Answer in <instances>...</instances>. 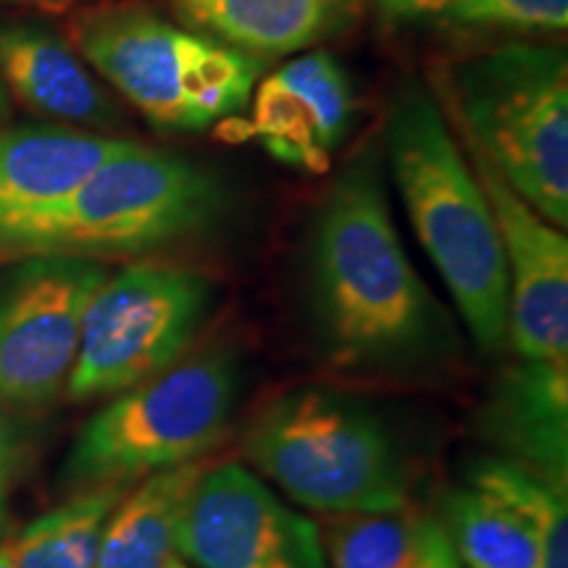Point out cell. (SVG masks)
I'll list each match as a JSON object with an SVG mask.
<instances>
[{"label":"cell","instance_id":"6da1fadb","mask_svg":"<svg viewBox=\"0 0 568 568\" xmlns=\"http://www.w3.org/2000/svg\"><path fill=\"white\" fill-rule=\"evenodd\" d=\"M308 290L318 339L343 368L408 366L443 343L445 314L400 243L374 148L318 205Z\"/></svg>","mask_w":568,"mask_h":568},{"label":"cell","instance_id":"7a4b0ae2","mask_svg":"<svg viewBox=\"0 0 568 568\" xmlns=\"http://www.w3.org/2000/svg\"><path fill=\"white\" fill-rule=\"evenodd\" d=\"M387 155L418 243L481 351L508 339V274L485 190L429 92L410 84L387 119Z\"/></svg>","mask_w":568,"mask_h":568},{"label":"cell","instance_id":"3957f363","mask_svg":"<svg viewBox=\"0 0 568 568\" xmlns=\"http://www.w3.org/2000/svg\"><path fill=\"white\" fill-rule=\"evenodd\" d=\"M222 209L209 169L130 140L59 201L0 222V261L140 258L211 230Z\"/></svg>","mask_w":568,"mask_h":568},{"label":"cell","instance_id":"277c9868","mask_svg":"<svg viewBox=\"0 0 568 568\" xmlns=\"http://www.w3.org/2000/svg\"><path fill=\"white\" fill-rule=\"evenodd\" d=\"M447 113L510 187L558 230L568 226V59L556 42H510L460 61Z\"/></svg>","mask_w":568,"mask_h":568},{"label":"cell","instance_id":"5b68a950","mask_svg":"<svg viewBox=\"0 0 568 568\" xmlns=\"http://www.w3.org/2000/svg\"><path fill=\"white\" fill-rule=\"evenodd\" d=\"M71 45L101 82L166 132H203L240 113L264 71V61L145 6L82 11L71 21Z\"/></svg>","mask_w":568,"mask_h":568},{"label":"cell","instance_id":"8992f818","mask_svg":"<svg viewBox=\"0 0 568 568\" xmlns=\"http://www.w3.org/2000/svg\"><path fill=\"white\" fill-rule=\"evenodd\" d=\"M261 477L324 516L408 506L400 453L372 410L332 389L284 393L253 416L243 443Z\"/></svg>","mask_w":568,"mask_h":568},{"label":"cell","instance_id":"52a82bcc","mask_svg":"<svg viewBox=\"0 0 568 568\" xmlns=\"http://www.w3.org/2000/svg\"><path fill=\"white\" fill-rule=\"evenodd\" d=\"M237 387V355L226 347L182 355L90 418L67 460L69 477L130 485L205 458L230 429Z\"/></svg>","mask_w":568,"mask_h":568},{"label":"cell","instance_id":"ba28073f","mask_svg":"<svg viewBox=\"0 0 568 568\" xmlns=\"http://www.w3.org/2000/svg\"><path fill=\"white\" fill-rule=\"evenodd\" d=\"M211 303V282L193 268L140 261L109 274L84 311L69 395L84 400L124 393L176 364Z\"/></svg>","mask_w":568,"mask_h":568},{"label":"cell","instance_id":"9c48e42d","mask_svg":"<svg viewBox=\"0 0 568 568\" xmlns=\"http://www.w3.org/2000/svg\"><path fill=\"white\" fill-rule=\"evenodd\" d=\"M101 261L30 255L0 276V400L40 406L69 385Z\"/></svg>","mask_w":568,"mask_h":568},{"label":"cell","instance_id":"30bf717a","mask_svg":"<svg viewBox=\"0 0 568 568\" xmlns=\"http://www.w3.org/2000/svg\"><path fill=\"white\" fill-rule=\"evenodd\" d=\"M176 556L197 568H326L316 524L240 464L205 466L184 506Z\"/></svg>","mask_w":568,"mask_h":568},{"label":"cell","instance_id":"8fae6325","mask_svg":"<svg viewBox=\"0 0 568 568\" xmlns=\"http://www.w3.org/2000/svg\"><path fill=\"white\" fill-rule=\"evenodd\" d=\"M493 209L508 274V339L518 358H568V237L460 138Z\"/></svg>","mask_w":568,"mask_h":568},{"label":"cell","instance_id":"7c38bea8","mask_svg":"<svg viewBox=\"0 0 568 568\" xmlns=\"http://www.w3.org/2000/svg\"><path fill=\"white\" fill-rule=\"evenodd\" d=\"M564 487L493 460L447 497L445 531L464 568H542L552 510Z\"/></svg>","mask_w":568,"mask_h":568},{"label":"cell","instance_id":"4fadbf2b","mask_svg":"<svg viewBox=\"0 0 568 568\" xmlns=\"http://www.w3.org/2000/svg\"><path fill=\"white\" fill-rule=\"evenodd\" d=\"M251 132L280 163L322 172L353 122V88L329 53H305L253 88Z\"/></svg>","mask_w":568,"mask_h":568},{"label":"cell","instance_id":"5bb4252c","mask_svg":"<svg viewBox=\"0 0 568 568\" xmlns=\"http://www.w3.org/2000/svg\"><path fill=\"white\" fill-rule=\"evenodd\" d=\"M0 80L27 109L59 126H111L122 119L74 45L32 21H0Z\"/></svg>","mask_w":568,"mask_h":568},{"label":"cell","instance_id":"9a60e30c","mask_svg":"<svg viewBox=\"0 0 568 568\" xmlns=\"http://www.w3.org/2000/svg\"><path fill=\"white\" fill-rule=\"evenodd\" d=\"M489 437L537 479L566 489L568 358H518L497 382L487 406Z\"/></svg>","mask_w":568,"mask_h":568},{"label":"cell","instance_id":"2e32d148","mask_svg":"<svg viewBox=\"0 0 568 568\" xmlns=\"http://www.w3.org/2000/svg\"><path fill=\"white\" fill-rule=\"evenodd\" d=\"M355 0H172L180 24L253 59L308 51L343 30Z\"/></svg>","mask_w":568,"mask_h":568},{"label":"cell","instance_id":"e0dca14e","mask_svg":"<svg viewBox=\"0 0 568 568\" xmlns=\"http://www.w3.org/2000/svg\"><path fill=\"white\" fill-rule=\"evenodd\" d=\"M126 142L59 124L0 130V222L59 201Z\"/></svg>","mask_w":568,"mask_h":568},{"label":"cell","instance_id":"ac0fdd59","mask_svg":"<svg viewBox=\"0 0 568 568\" xmlns=\"http://www.w3.org/2000/svg\"><path fill=\"white\" fill-rule=\"evenodd\" d=\"M205 466V458L193 460L126 489L103 527L95 568H166L180 560L182 514Z\"/></svg>","mask_w":568,"mask_h":568},{"label":"cell","instance_id":"d6986e66","mask_svg":"<svg viewBox=\"0 0 568 568\" xmlns=\"http://www.w3.org/2000/svg\"><path fill=\"white\" fill-rule=\"evenodd\" d=\"M130 485L88 487L74 500L48 510L13 537V568H95L103 527Z\"/></svg>","mask_w":568,"mask_h":568},{"label":"cell","instance_id":"ffe728a7","mask_svg":"<svg viewBox=\"0 0 568 568\" xmlns=\"http://www.w3.org/2000/svg\"><path fill=\"white\" fill-rule=\"evenodd\" d=\"M424 516L397 508L329 516L322 531L326 568H418Z\"/></svg>","mask_w":568,"mask_h":568},{"label":"cell","instance_id":"44dd1931","mask_svg":"<svg viewBox=\"0 0 568 568\" xmlns=\"http://www.w3.org/2000/svg\"><path fill=\"white\" fill-rule=\"evenodd\" d=\"M445 21L514 32H564L568 0H456Z\"/></svg>","mask_w":568,"mask_h":568},{"label":"cell","instance_id":"7402d4cb","mask_svg":"<svg viewBox=\"0 0 568 568\" xmlns=\"http://www.w3.org/2000/svg\"><path fill=\"white\" fill-rule=\"evenodd\" d=\"M418 568H464L439 518L424 516L422 558H418Z\"/></svg>","mask_w":568,"mask_h":568},{"label":"cell","instance_id":"603a6c76","mask_svg":"<svg viewBox=\"0 0 568 568\" xmlns=\"http://www.w3.org/2000/svg\"><path fill=\"white\" fill-rule=\"evenodd\" d=\"M374 3L389 21H424L445 19L456 0H374Z\"/></svg>","mask_w":568,"mask_h":568},{"label":"cell","instance_id":"cb8c5ba5","mask_svg":"<svg viewBox=\"0 0 568 568\" xmlns=\"http://www.w3.org/2000/svg\"><path fill=\"white\" fill-rule=\"evenodd\" d=\"M542 568H568V508H566V500H560L550 516Z\"/></svg>","mask_w":568,"mask_h":568},{"label":"cell","instance_id":"d4e9b609","mask_svg":"<svg viewBox=\"0 0 568 568\" xmlns=\"http://www.w3.org/2000/svg\"><path fill=\"white\" fill-rule=\"evenodd\" d=\"M9 453H11V439H9V429H6L3 416H0V485H3L6 477V466H9Z\"/></svg>","mask_w":568,"mask_h":568},{"label":"cell","instance_id":"484cf974","mask_svg":"<svg viewBox=\"0 0 568 568\" xmlns=\"http://www.w3.org/2000/svg\"><path fill=\"white\" fill-rule=\"evenodd\" d=\"M9 116H11V95L9 90H6L3 80H0V124H3Z\"/></svg>","mask_w":568,"mask_h":568},{"label":"cell","instance_id":"4316f807","mask_svg":"<svg viewBox=\"0 0 568 568\" xmlns=\"http://www.w3.org/2000/svg\"><path fill=\"white\" fill-rule=\"evenodd\" d=\"M6 527V500H3V485H0V531Z\"/></svg>","mask_w":568,"mask_h":568},{"label":"cell","instance_id":"83f0119b","mask_svg":"<svg viewBox=\"0 0 568 568\" xmlns=\"http://www.w3.org/2000/svg\"><path fill=\"white\" fill-rule=\"evenodd\" d=\"M0 3H63V0H0Z\"/></svg>","mask_w":568,"mask_h":568},{"label":"cell","instance_id":"f1b7e54d","mask_svg":"<svg viewBox=\"0 0 568 568\" xmlns=\"http://www.w3.org/2000/svg\"><path fill=\"white\" fill-rule=\"evenodd\" d=\"M0 568H13L11 556H9V550H6V548H0Z\"/></svg>","mask_w":568,"mask_h":568},{"label":"cell","instance_id":"f546056e","mask_svg":"<svg viewBox=\"0 0 568 568\" xmlns=\"http://www.w3.org/2000/svg\"><path fill=\"white\" fill-rule=\"evenodd\" d=\"M166 568H187V566L180 564V560H174V564H172V566H166Z\"/></svg>","mask_w":568,"mask_h":568}]
</instances>
